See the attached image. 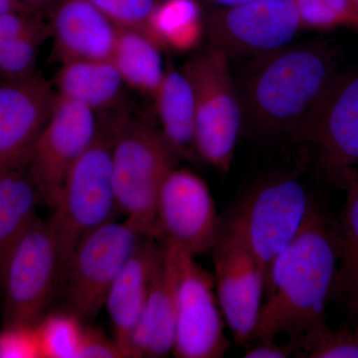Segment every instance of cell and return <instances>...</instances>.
<instances>
[{"instance_id": "1", "label": "cell", "mask_w": 358, "mask_h": 358, "mask_svg": "<svg viewBox=\"0 0 358 358\" xmlns=\"http://www.w3.org/2000/svg\"><path fill=\"white\" fill-rule=\"evenodd\" d=\"M338 71L324 42L289 45L254 57L236 82L243 126L267 140L296 143Z\"/></svg>"}, {"instance_id": "2", "label": "cell", "mask_w": 358, "mask_h": 358, "mask_svg": "<svg viewBox=\"0 0 358 358\" xmlns=\"http://www.w3.org/2000/svg\"><path fill=\"white\" fill-rule=\"evenodd\" d=\"M339 262L338 233L315 206L296 239L268 270L264 301L253 338L296 341L324 324Z\"/></svg>"}, {"instance_id": "3", "label": "cell", "mask_w": 358, "mask_h": 358, "mask_svg": "<svg viewBox=\"0 0 358 358\" xmlns=\"http://www.w3.org/2000/svg\"><path fill=\"white\" fill-rule=\"evenodd\" d=\"M179 159L159 129L119 115L112 150L115 199L120 213L145 237L157 236L160 189Z\"/></svg>"}, {"instance_id": "4", "label": "cell", "mask_w": 358, "mask_h": 358, "mask_svg": "<svg viewBox=\"0 0 358 358\" xmlns=\"http://www.w3.org/2000/svg\"><path fill=\"white\" fill-rule=\"evenodd\" d=\"M117 115L99 133L66 176L47 219L57 241L61 279L78 244L92 231L115 220L119 212L112 173ZM61 284V280H60Z\"/></svg>"}, {"instance_id": "5", "label": "cell", "mask_w": 358, "mask_h": 358, "mask_svg": "<svg viewBox=\"0 0 358 358\" xmlns=\"http://www.w3.org/2000/svg\"><path fill=\"white\" fill-rule=\"evenodd\" d=\"M315 205L294 176H271L250 188L222 221L251 250L266 275L307 222Z\"/></svg>"}, {"instance_id": "6", "label": "cell", "mask_w": 358, "mask_h": 358, "mask_svg": "<svg viewBox=\"0 0 358 358\" xmlns=\"http://www.w3.org/2000/svg\"><path fill=\"white\" fill-rule=\"evenodd\" d=\"M192 87L195 141L200 159L221 173L230 171L243 127L241 100L230 59L209 46L181 67Z\"/></svg>"}, {"instance_id": "7", "label": "cell", "mask_w": 358, "mask_h": 358, "mask_svg": "<svg viewBox=\"0 0 358 358\" xmlns=\"http://www.w3.org/2000/svg\"><path fill=\"white\" fill-rule=\"evenodd\" d=\"M57 241L48 220L37 218L14 245L0 277L3 327H35L60 287Z\"/></svg>"}, {"instance_id": "8", "label": "cell", "mask_w": 358, "mask_h": 358, "mask_svg": "<svg viewBox=\"0 0 358 358\" xmlns=\"http://www.w3.org/2000/svg\"><path fill=\"white\" fill-rule=\"evenodd\" d=\"M145 236L124 219L113 220L81 240L66 266L60 287L68 310L94 320L105 308L108 292Z\"/></svg>"}, {"instance_id": "9", "label": "cell", "mask_w": 358, "mask_h": 358, "mask_svg": "<svg viewBox=\"0 0 358 358\" xmlns=\"http://www.w3.org/2000/svg\"><path fill=\"white\" fill-rule=\"evenodd\" d=\"M301 29L293 0H252L204 15L209 46L228 58L264 55L291 45Z\"/></svg>"}, {"instance_id": "10", "label": "cell", "mask_w": 358, "mask_h": 358, "mask_svg": "<svg viewBox=\"0 0 358 358\" xmlns=\"http://www.w3.org/2000/svg\"><path fill=\"white\" fill-rule=\"evenodd\" d=\"M296 143L322 173L345 182L358 164V67L338 72L313 110Z\"/></svg>"}, {"instance_id": "11", "label": "cell", "mask_w": 358, "mask_h": 358, "mask_svg": "<svg viewBox=\"0 0 358 358\" xmlns=\"http://www.w3.org/2000/svg\"><path fill=\"white\" fill-rule=\"evenodd\" d=\"M176 248L178 280L173 355L178 358L223 357L230 343L224 331L225 320L213 275L196 262V256L180 247Z\"/></svg>"}, {"instance_id": "12", "label": "cell", "mask_w": 358, "mask_h": 358, "mask_svg": "<svg viewBox=\"0 0 358 358\" xmlns=\"http://www.w3.org/2000/svg\"><path fill=\"white\" fill-rule=\"evenodd\" d=\"M222 227L207 183L189 169L174 167L160 189L155 239L197 256L212 251Z\"/></svg>"}, {"instance_id": "13", "label": "cell", "mask_w": 358, "mask_h": 358, "mask_svg": "<svg viewBox=\"0 0 358 358\" xmlns=\"http://www.w3.org/2000/svg\"><path fill=\"white\" fill-rule=\"evenodd\" d=\"M99 129L94 110L56 94L50 117L27 164L43 203L54 204L68 171L95 141Z\"/></svg>"}, {"instance_id": "14", "label": "cell", "mask_w": 358, "mask_h": 358, "mask_svg": "<svg viewBox=\"0 0 358 358\" xmlns=\"http://www.w3.org/2000/svg\"><path fill=\"white\" fill-rule=\"evenodd\" d=\"M212 249L214 284L224 320L238 345L253 339L266 292V275L251 250L225 227Z\"/></svg>"}, {"instance_id": "15", "label": "cell", "mask_w": 358, "mask_h": 358, "mask_svg": "<svg viewBox=\"0 0 358 358\" xmlns=\"http://www.w3.org/2000/svg\"><path fill=\"white\" fill-rule=\"evenodd\" d=\"M56 92L41 75L0 79V171L27 166Z\"/></svg>"}, {"instance_id": "16", "label": "cell", "mask_w": 358, "mask_h": 358, "mask_svg": "<svg viewBox=\"0 0 358 358\" xmlns=\"http://www.w3.org/2000/svg\"><path fill=\"white\" fill-rule=\"evenodd\" d=\"M47 13L61 62L112 60L117 26L90 0H58Z\"/></svg>"}, {"instance_id": "17", "label": "cell", "mask_w": 358, "mask_h": 358, "mask_svg": "<svg viewBox=\"0 0 358 358\" xmlns=\"http://www.w3.org/2000/svg\"><path fill=\"white\" fill-rule=\"evenodd\" d=\"M164 244L145 237L108 292L105 308L112 324L113 338L124 357H133L131 341L143 315L152 275Z\"/></svg>"}, {"instance_id": "18", "label": "cell", "mask_w": 358, "mask_h": 358, "mask_svg": "<svg viewBox=\"0 0 358 358\" xmlns=\"http://www.w3.org/2000/svg\"><path fill=\"white\" fill-rule=\"evenodd\" d=\"M178 254L164 244L143 315L131 341L133 357H166L173 353L176 334Z\"/></svg>"}, {"instance_id": "19", "label": "cell", "mask_w": 358, "mask_h": 358, "mask_svg": "<svg viewBox=\"0 0 358 358\" xmlns=\"http://www.w3.org/2000/svg\"><path fill=\"white\" fill-rule=\"evenodd\" d=\"M124 85L112 60H77L62 63L54 89L95 113L121 112Z\"/></svg>"}, {"instance_id": "20", "label": "cell", "mask_w": 358, "mask_h": 358, "mask_svg": "<svg viewBox=\"0 0 358 358\" xmlns=\"http://www.w3.org/2000/svg\"><path fill=\"white\" fill-rule=\"evenodd\" d=\"M159 131L180 159L199 162L195 141V106L192 85L182 71L169 67L154 96Z\"/></svg>"}, {"instance_id": "21", "label": "cell", "mask_w": 358, "mask_h": 358, "mask_svg": "<svg viewBox=\"0 0 358 358\" xmlns=\"http://www.w3.org/2000/svg\"><path fill=\"white\" fill-rule=\"evenodd\" d=\"M43 203L27 166L0 171V277L14 245L38 218Z\"/></svg>"}, {"instance_id": "22", "label": "cell", "mask_w": 358, "mask_h": 358, "mask_svg": "<svg viewBox=\"0 0 358 358\" xmlns=\"http://www.w3.org/2000/svg\"><path fill=\"white\" fill-rule=\"evenodd\" d=\"M112 61L124 84L154 98L166 69L162 49L147 33L117 27Z\"/></svg>"}, {"instance_id": "23", "label": "cell", "mask_w": 358, "mask_h": 358, "mask_svg": "<svg viewBox=\"0 0 358 358\" xmlns=\"http://www.w3.org/2000/svg\"><path fill=\"white\" fill-rule=\"evenodd\" d=\"M145 33L160 49L187 52L204 36V14L200 0H159Z\"/></svg>"}, {"instance_id": "24", "label": "cell", "mask_w": 358, "mask_h": 358, "mask_svg": "<svg viewBox=\"0 0 358 358\" xmlns=\"http://www.w3.org/2000/svg\"><path fill=\"white\" fill-rule=\"evenodd\" d=\"M343 185L348 190L338 233L339 262L334 289L345 296L358 312V173L348 174Z\"/></svg>"}, {"instance_id": "25", "label": "cell", "mask_w": 358, "mask_h": 358, "mask_svg": "<svg viewBox=\"0 0 358 358\" xmlns=\"http://www.w3.org/2000/svg\"><path fill=\"white\" fill-rule=\"evenodd\" d=\"M69 310L46 315L36 327L41 357L79 358L86 327Z\"/></svg>"}, {"instance_id": "26", "label": "cell", "mask_w": 358, "mask_h": 358, "mask_svg": "<svg viewBox=\"0 0 358 358\" xmlns=\"http://www.w3.org/2000/svg\"><path fill=\"white\" fill-rule=\"evenodd\" d=\"M291 341L296 348V355H300V357L358 358V339L355 334L331 331L327 322Z\"/></svg>"}, {"instance_id": "27", "label": "cell", "mask_w": 358, "mask_h": 358, "mask_svg": "<svg viewBox=\"0 0 358 358\" xmlns=\"http://www.w3.org/2000/svg\"><path fill=\"white\" fill-rule=\"evenodd\" d=\"M51 36L49 25L0 46V79H17L35 73L40 46Z\"/></svg>"}, {"instance_id": "28", "label": "cell", "mask_w": 358, "mask_h": 358, "mask_svg": "<svg viewBox=\"0 0 358 358\" xmlns=\"http://www.w3.org/2000/svg\"><path fill=\"white\" fill-rule=\"evenodd\" d=\"M301 28L331 30L355 25L357 6L353 0H293Z\"/></svg>"}, {"instance_id": "29", "label": "cell", "mask_w": 358, "mask_h": 358, "mask_svg": "<svg viewBox=\"0 0 358 358\" xmlns=\"http://www.w3.org/2000/svg\"><path fill=\"white\" fill-rule=\"evenodd\" d=\"M117 27L145 32L159 0H90Z\"/></svg>"}, {"instance_id": "30", "label": "cell", "mask_w": 358, "mask_h": 358, "mask_svg": "<svg viewBox=\"0 0 358 358\" xmlns=\"http://www.w3.org/2000/svg\"><path fill=\"white\" fill-rule=\"evenodd\" d=\"M41 350L36 327H3L0 331V358H39Z\"/></svg>"}, {"instance_id": "31", "label": "cell", "mask_w": 358, "mask_h": 358, "mask_svg": "<svg viewBox=\"0 0 358 358\" xmlns=\"http://www.w3.org/2000/svg\"><path fill=\"white\" fill-rule=\"evenodd\" d=\"M45 26L39 14L17 11L0 14V46Z\"/></svg>"}, {"instance_id": "32", "label": "cell", "mask_w": 358, "mask_h": 358, "mask_svg": "<svg viewBox=\"0 0 358 358\" xmlns=\"http://www.w3.org/2000/svg\"><path fill=\"white\" fill-rule=\"evenodd\" d=\"M124 357L120 346L93 329H86L79 358H117Z\"/></svg>"}, {"instance_id": "33", "label": "cell", "mask_w": 358, "mask_h": 358, "mask_svg": "<svg viewBox=\"0 0 358 358\" xmlns=\"http://www.w3.org/2000/svg\"><path fill=\"white\" fill-rule=\"evenodd\" d=\"M296 355V348L289 341L288 343L279 345L275 341H258L245 352V358H288Z\"/></svg>"}, {"instance_id": "34", "label": "cell", "mask_w": 358, "mask_h": 358, "mask_svg": "<svg viewBox=\"0 0 358 358\" xmlns=\"http://www.w3.org/2000/svg\"><path fill=\"white\" fill-rule=\"evenodd\" d=\"M36 13V11L32 10L29 7L25 6L18 0H0V14L7 13Z\"/></svg>"}, {"instance_id": "35", "label": "cell", "mask_w": 358, "mask_h": 358, "mask_svg": "<svg viewBox=\"0 0 358 358\" xmlns=\"http://www.w3.org/2000/svg\"><path fill=\"white\" fill-rule=\"evenodd\" d=\"M18 1L24 4L25 6L29 7L32 10L40 13L41 11L48 13L51 7L53 6L58 0H18Z\"/></svg>"}, {"instance_id": "36", "label": "cell", "mask_w": 358, "mask_h": 358, "mask_svg": "<svg viewBox=\"0 0 358 358\" xmlns=\"http://www.w3.org/2000/svg\"><path fill=\"white\" fill-rule=\"evenodd\" d=\"M206 6L211 8H217V7H226L237 6V4L245 3V2L252 1V0H200Z\"/></svg>"}, {"instance_id": "37", "label": "cell", "mask_w": 358, "mask_h": 358, "mask_svg": "<svg viewBox=\"0 0 358 358\" xmlns=\"http://www.w3.org/2000/svg\"><path fill=\"white\" fill-rule=\"evenodd\" d=\"M355 26L358 27V6H357V21H355Z\"/></svg>"}, {"instance_id": "38", "label": "cell", "mask_w": 358, "mask_h": 358, "mask_svg": "<svg viewBox=\"0 0 358 358\" xmlns=\"http://www.w3.org/2000/svg\"><path fill=\"white\" fill-rule=\"evenodd\" d=\"M353 1H355V4H357V6H358V0H353Z\"/></svg>"}, {"instance_id": "39", "label": "cell", "mask_w": 358, "mask_h": 358, "mask_svg": "<svg viewBox=\"0 0 358 358\" xmlns=\"http://www.w3.org/2000/svg\"><path fill=\"white\" fill-rule=\"evenodd\" d=\"M355 336H357V339H358V329H357V333H355Z\"/></svg>"}]
</instances>
